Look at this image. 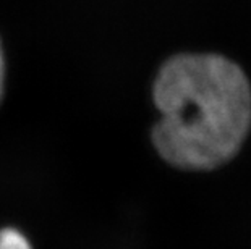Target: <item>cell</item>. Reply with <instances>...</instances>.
<instances>
[{"label":"cell","instance_id":"obj_3","mask_svg":"<svg viewBox=\"0 0 251 249\" xmlns=\"http://www.w3.org/2000/svg\"><path fill=\"white\" fill-rule=\"evenodd\" d=\"M3 75H5L3 52H2V47H0V97H2V92H3Z\"/></svg>","mask_w":251,"mask_h":249},{"label":"cell","instance_id":"obj_1","mask_svg":"<svg viewBox=\"0 0 251 249\" xmlns=\"http://www.w3.org/2000/svg\"><path fill=\"white\" fill-rule=\"evenodd\" d=\"M161 120L152 130L170 165L211 170L240 151L251 126V88L237 63L214 54L174 57L154 83Z\"/></svg>","mask_w":251,"mask_h":249},{"label":"cell","instance_id":"obj_2","mask_svg":"<svg viewBox=\"0 0 251 249\" xmlns=\"http://www.w3.org/2000/svg\"><path fill=\"white\" fill-rule=\"evenodd\" d=\"M0 249H33L28 238L15 228L0 230Z\"/></svg>","mask_w":251,"mask_h":249}]
</instances>
